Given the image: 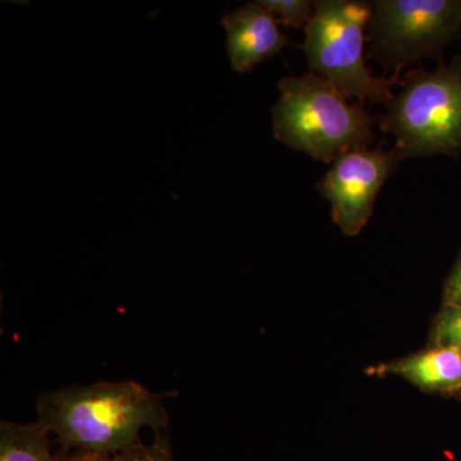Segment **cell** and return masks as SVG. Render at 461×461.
Returning a JSON list of instances; mask_svg holds the SVG:
<instances>
[{
    "label": "cell",
    "mask_w": 461,
    "mask_h": 461,
    "mask_svg": "<svg viewBox=\"0 0 461 461\" xmlns=\"http://www.w3.org/2000/svg\"><path fill=\"white\" fill-rule=\"evenodd\" d=\"M38 414L63 444L96 457L132 447L142 429L167 420L159 397L132 381L50 391L39 399Z\"/></svg>",
    "instance_id": "1"
},
{
    "label": "cell",
    "mask_w": 461,
    "mask_h": 461,
    "mask_svg": "<svg viewBox=\"0 0 461 461\" xmlns=\"http://www.w3.org/2000/svg\"><path fill=\"white\" fill-rule=\"evenodd\" d=\"M281 98L272 108L273 133L278 141L321 162L372 144L373 117L362 104H350L320 75L285 77Z\"/></svg>",
    "instance_id": "2"
},
{
    "label": "cell",
    "mask_w": 461,
    "mask_h": 461,
    "mask_svg": "<svg viewBox=\"0 0 461 461\" xmlns=\"http://www.w3.org/2000/svg\"><path fill=\"white\" fill-rule=\"evenodd\" d=\"M381 129L395 136L397 159L461 150V58L433 71L412 69L387 103Z\"/></svg>",
    "instance_id": "3"
},
{
    "label": "cell",
    "mask_w": 461,
    "mask_h": 461,
    "mask_svg": "<svg viewBox=\"0 0 461 461\" xmlns=\"http://www.w3.org/2000/svg\"><path fill=\"white\" fill-rule=\"evenodd\" d=\"M373 5L354 0L315 2L305 27L304 51L311 74L320 75L346 99L387 104L399 76L375 77L364 60V30Z\"/></svg>",
    "instance_id": "4"
},
{
    "label": "cell",
    "mask_w": 461,
    "mask_h": 461,
    "mask_svg": "<svg viewBox=\"0 0 461 461\" xmlns=\"http://www.w3.org/2000/svg\"><path fill=\"white\" fill-rule=\"evenodd\" d=\"M461 30V0H378L373 3V51L399 76L403 67L439 56Z\"/></svg>",
    "instance_id": "5"
},
{
    "label": "cell",
    "mask_w": 461,
    "mask_h": 461,
    "mask_svg": "<svg viewBox=\"0 0 461 461\" xmlns=\"http://www.w3.org/2000/svg\"><path fill=\"white\" fill-rule=\"evenodd\" d=\"M399 162L393 150L355 149L321 178L318 190L330 203L333 222L345 235H357L368 223L379 190Z\"/></svg>",
    "instance_id": "6"
},
{
    "label": "cell",
    "mask_w": 461,
    "mask_h": 461,
    "mask_svg": "<svg viewBox=\"0 0 461 461\" xmlns=\"http://www.w3.org/2000/svg\"><path fill=\"white\" fill-rule=\"evenodd\" d=\"M222 23L230 68L240 74H247L263 60L275 57L288 42L278 29L277 18L258 2L227 12Z\"/></svg>",
    "instance_id": "7"
},
{
    "label": "cell",
    "mask_w": 461,
    "mask_h": 461,
    "mask_svg": "<svg viewBox=\"0 0 461 461\" xmlns=\"http://www.w3.org/2000/svg\"><path fill=\"white\" fill-rule=\"evenodd\" d=\"M381 375H399L424 391L461 390V350L455 346H433L429 350L382 366Z\"/></svg>",
    "instance_id": "8"
},
{
    "label": "cell",
    "mask_w": 461,
    "mask_h": 461,
    "mask_svg": "<svg viewBox=\"0 0 461 461\" xmlns=\"http://www.w3.org/2000/svg\"><path fill=\"white\" fill-rule=\"evenodd\" d=\"M48 430L41 423L0 424V461H58L50 453Z\"/></svg>",
    "instance_id": "9"
},
{
    "label": "cell",
    "mask_w": 461,
    "mask_h": 461,
    "mask_svg": "<svg viewBox=\"0 0 461 461\" xmlns=\"http://www.w3.org/2000/svg\"><path fill=\"white\" fill-rule=\"evenodd\" d=\"M260 5L268 9L275 17L286 26L306 27L313 16L315 2L311 0H259Z\"/></svg>",
    "instance_id": "10"
},
{
    "label": "cell",
    "mask_w": 461,
    "mask_h": 461,
    "mask_svg": "<svg viewBox=\"0 0 461 461\" xmlns=\"http://www.w3.org/2000/svg\"><path fill=\"white\" fill-rule=\"evenodd\" d=\"M435 346H455L461 350V309L444 308L437 318Z\"/></svg>",
    "instance_id": "11"
},
{
    "label": "cell",
    "mask_w": 461,
    "mask_h": 461,
    "mask_svg": "<svg viewBox=\"0 0 461 461\" xmlns=\"http://www.w3.org/2000/svg\"><path fill=\"white\" fill-rule=\"evenodd\" d=\"M94 461H169V457L159 444L151 447L136 444L112 457L99 456Z\"/></svg>",
    "instance_id": "12"
},
{
    "label": "cell",
    "mask_w": 461,
    "mask_h": 461,
    "mask_svg": "<svg viewBox=\"0 0 461 461\" xmlns=\"http://www.w3.org/2000/svg\"><path fill=\"white\" fill-rule=\"evenodd\" d=\"M444 305L445 308L461 309V258L446 282Z\"/></svg>",
    "instance_id": "13"
}]
</instances>
